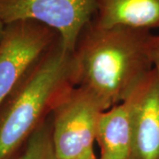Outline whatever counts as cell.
<instances>
[{"mask_svg":"<svg viewBox=\"0 0 159 159\" xmlns=\"http://www.w3.org/2000/svg\"><path fill=\"white\" fill-rule=\"evenodd\" d=\"M149 30L104 28L93 18L73 51V82L93 93L107 111L124 102L153 69Z\"/></svg>","mask_w":159,"mask_h":159,"instance_id":"1","label":"cell"},{"mask_svg":"<svg viewBox=\"0 0 159 159\" xmlns=\"http://www.w3.org/2000/svg\"><path fill=\"white\" fill-rule=\"evenodd\" d=\"M73 82V53L59 35L0 105V159H11Z\"/></svg>","mask_w":159,"mask_h":159,"instance_id":"2","label":"cell"},{"mask_svg":"<svg viewBox=\"0 0 159 159\" xmlns=\"http://www.w3.org/2000/svg\"><path fill=\"white\" fill-rule=\"evenodd\" d=\"M103 111L98 98L85 88L71 86L64 91L51 113L55 158H97L94 142Z\"/></svg>","mask_w":159,"mask_h":159,"instance_id":"3","label":"cell"},{"mask_svg":"<svg viewBox=\"0 0 159 159\" xmlns=\"http://www.w3.org/2000/svg\"><path fill=\"white\" fill-rule=\"evenodd\" d=\"M58 36L34 20L6 24L0 41V105Z\"/></svg>","mask_w":159,"mask_h":159,"instance_id":"4","label":"cell"},{"mask_svg":"<svg viewBox=\"0 0 159 159\" xmlns=\"http://www.w3.org/2000/svg\"><path fill=\"white\" fill-rule=\"evenodd\" d=\"M97 0H0L5 23L34 20L56 30L73 53L80 33L97 13Z\"/></svg>","mask_w":159,"mask_h":159,"instance_id":"5","label":"cell"},{"mask_svg":"<svg viewBox=\"0 0 159 159\" xmlns=\"http://www.w3.org/2000/svg\"><path fill=\"white\" fill-rule=\"evenodd\" d=\"M131 139L128 159H159V74L154 68L127 99Z\"/></svg>","mask_w":159,"mask_h":159,"instance_id":"6","label":"cell"},{"mask_svg":"<svg viewBox=\"0 0 159 159\" xmlns=\"http://www.w3.org/2000/svg\"><path fill=\"white\" fill-rule=\"evenodd\" d=\"M97 5L94 18L104 28H159V0H97Z\"/></svg>","mask_w":159,"mask_h":159,"instance_id":"7","label":"cell"},{"mask_svg":"<svg viewBox=\"0 0 159 159\" xmlns=\"http://www.w3.org/2000/svg\"><path fill=\"white\" fill-rule=\"evenodd\" d=\"M131 139L130 105L125 100L103 111L99 118L96 135L99 159H128Z\"/></svg>","mask_w":159,"mask_h":159,"instance_id":"8","label":"cell"},{"mask_svg":"<svg viewBox=\"0 0 159 159\" xmlns=\"http://www.w3.org/2000/svg\"><path fill=\"white\" fill-rule=\"evenodd\" d=\"M51 133L52 125L50 116L11 159H52L54 153Z\"/></svg>","mask_w":159,"mask_h":159,"instance_id":"9","label":"cell"},{"mask_svg":"<svg viewBox=\"0 0 159 159\" xmlns=\"http://www.w3.org/2000/svg\"><path fill=\"white\" fill-rule=\"evenodd\" d=\"M149 54L154 68L159 74V35H152L149 44Z\"/></svg>","mask_w":159,"mask_h":159,"instance_id":"10","label":"cell"},{"mask_svg":"<svg viewBox=\"0 0 159 159\" xmlns=\"http://www.w3.org/2000/svg\"><path fill=\"white\" fill-rule=\"evenodd\" d=\"M5 29H6V24L0 20V41L2 40V37H3V35H4Z\"/></svg>","mask_w":159,"mask_h":159,"instance_id":"11","label":"cell"},{"mask_svg":"<svg viewBox=\"0 0 159 159\" xmlns=\"http://www.w3.org/2000/svg\"><path fill=\"white\" fill-rule=\"evenodd\" d=\"M52 159H56V158H55V157H53V158ZM96 159H98V158H96Z\"/></svg>","mask_w":159,"mask_h":159,"instance_id":"12","label":"cell"}]
</instances>
